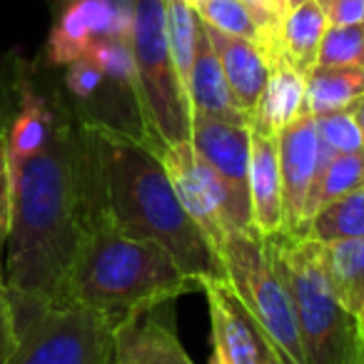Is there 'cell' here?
<instances>
[{
	"label": "cell",
	"mask_w": 364,
	"mask_h": 364,
	"mask_svg": "<svg viewBox=\"0 0 364 364\" xmlns=\"http://www.w3.org/2000/svg\"><path fill=\"white\" fill-rule=\"evenodd\" d=\"M218 255L228 284L250 314L259 339L282 364H307L292 299L262 235L255 228L228 232Z\"/></svg>",
	"instance_id": "obj_6"
},
{
	"label": "cell",
	"mask_w": 364,
	"mask_h": 364,
	"mask_svg": "<svg viewBox=\"0 0 364 364\" xmlns=\"http://www.w3.org/2000/svg\"><path fill=\"white\" fill-rule=\"evenodd\" d=\"M165 6V33L167 46H170L172 65L180 77V85L188 95V80L193 73L195 63V48H198V33H200V18L195 8L185 0H162Z\"/></svg>",
	"instance_id": "obj_25"
},
{
	"label": "cell",
	"mask_w": 364,
	"mask_h": 364,
	"mask_svg": "<svg viewBox=\"0 0 364 364\" xmlns=\"http://www.w3.org/2000/svg\"><path fill=\"white\" fill-rule=\"evenodd\" d=\"M250 137H252V130L247 122L220 120V117L208 115H193V122H190V142L195 152L218 172L228 190L232 232L252 228L247 188Z\"/></svg>",
	"instance_id": "obj_10"
},
{
	"label": "cell",
	"mask_w": 364,
	"mask_h": 364,
	"mask_svg": "<svg viewBox=\"0 0 364 364\" xmlns=\"http://www.w3.org/2000/svg\"><path fill=\"white\" fill-rule=\"evenodd\" d=\"M354 327H357V334L364 339V304H362V309H359V314H357V319H354Z\"/></svg>",
	"instance_id": "obj_37"
},
{
	"label": "cell",
	"mask_w": 364,
	"mask_h": 364,
	"mask_svg": "<svg viewBox=\"0 0 364 364\" xmlns=\"http://www.w3.org/2000/svg\"><path fill=\"white\" fill-rule=\"evenodd\" d=\"M250 8L255 11V16L259 18V23L264 26V31L269 33L274 43V50H277V38H279V26L287 18V13L292 11L289 0H245ZM277 63H279V53H277ZM274 63V65H277Z\"/></svg>",
	"instance_id": "obj_31"
},
{
	"label": "cell",
	"mask_w": 364,
	"mask_h": 364,
	"mask_svg": "<svg viewBox=\"0 0 364 364\" xmlns=\"http://www.w3.org/2000/svg\"><path fill=\"white\" fill-rule=\"evenodd\" d=\"M304 90H307V82L302 73L284 63L272 65L267 82L247 117L250 127L277 137L284 127L292 125L299 115H304Z\"/></svg>",
	"instance_id": "obj_18"
},
{
	"label": "cell",
	"mask_w": 364,
	"mask_h": 364,
	"mask_svg": "<svg viewBox=\"0 0 364 364\" xmlns=\"http://www.w3.org/2000/svg\"><path fill=\"white\" fill-rule=\"evenodd\" d=\"M322 11L329 26H359L364 21V0H327Z\"/></svg>",
	"instance_id": "obj_32"
},
{
	"label": "cell",
	"mask_w": 364,
	"mask_h": 364,
	"mask_svg": "<svg viewBox=\"0 0 364 364\" xmlns=\"http://www.w3.org/2000/svg\"><path fill=\"white\" fill-rule=\"evenodd\" d=\"M362 26H364V21H362Z\"/></svg>",
	"instance_id": "obj_43"
},
{
	"label": "cell",
	"mask_w": 364,
	"mask_h": 364,
	"mask_svg": "<svg viewBox=\"0 0 364 364\" xmlns=\"http://www.w3.org/2000/svg\"><path fill=\"white\" fill-rule=\"evenodd\" d=\"M87 208L130 237L162 245L198 289L228 279L213 245L180 205L157 152L140 135L97 117H77Z\"/></svg>",
	"instance_id": "obj_2"
},
{
	"label": "cell",
	"mask_w": 364,
	"mask_h": 364,
	"mask_svg": "<svg viewBox=\"0 0 364 364\" xmlns=\"http://www.w3.org/2000/svg\"><path fill=\"white\" fill-rule=\"evenodd\" d=\"M112 362L117 364H195L175 327L172 302L130 312L112 327Z\"/></svg>",
	"instance_id": "obj_13"
},
{
	"label": "cell",
	"mask_w": 364,
	"mask_h": 364,
	"mask_svg": "<svg viewBox=\"0 0 364 364\" xmlns=\"http://www.w3.org/2000/svg\"><path fill=\"white\" fill-rule=\"evenodd\" d=\"M352 112H354V120H357V125H359V132H362V137H364V95L352 105Z\"/></svg>",
	"instance_id": "obj_35"
},
{
	"label": "cell",
	"mask_w": 364,
	"mask_h": 364,
	"mask_svg": "<svg viewBox=\"0 0 364 364\" xmlns=\"http://www.w3.org/2000/svg\"><path fill=\"white\" fill-rule=\"evenodd\" d=\"M162 167L170 177L175 195L185 213L193 218L213 250L218 252L225 242L228 232H232L230 225V200L223 180L218 172L195 152L193 142H177L157 150ZM220 257V255H218Z\"/></svg>",
	"instance_id": "obj_9"
},
{
	"label": "cell",
	"mask_w": 364,
	"mask_h": 364,
	"mask_svg": "<svg viewBox=\"0 0 364 364\" xmlns=\"http://www.w3.org/2000/svg\"><path fill=\"white\" fill-rule=\"evenodd\" d=\"M63 105L21 53L0 58V150L8 167L46 145Z\"/></svg>",
	"instance_id": "obj_8"
},
{
	"label": "cell",
	"mask_w": 364,
	"mask_h": 364,
	"mask_svg": "<svg viewBox=\"0 0 364 364\" xmlns=\"http://www.w3.org/2000/svg\"><path fill=\"white\" fill-rule=\"evenodd\" d=\"M130 48L137 70L132 95L142 122L140 137L155 152L188 142L193 112L172 65L162 0H132Z\"/></svg>",
	"instance_id": "obj_5"
},
{
	"label": "cell",
	"mask_w": 364,
	"mask_h": 364,
	"mask_svg": "<svg viewBox=\"0 0 364 364\" xmlns=\"http://www.w3.org/2000/svg\"><path fill=\"white\" fill-rule=\"evenodd\" d=\"M319 68H364V26H327L317 53Z\"/></svg>",
	"instance_id": "obj_27"
},
{
	"label": "cell",
	"mask_w": 364,
	"mask_h": 364,
	"mask_svg": "<svg viewBox=\"0 0 364 364\" xmlns=\"http://www.w3.org/2000/svg\"><path fill=\"white\" fill-rule=\"evenodd\" d=\"M195 289L198 284L185 277L162 245L130 237L95 210H85V228L68 279V304L117 322Z\"/></svg>",
	"instance_id": "obj_3"
},
{
	"label": "cell",
	"mask_w": 364,
	"mask_h": 364,
	"mask_svg": "<svg viewBox=\"0 0 364 364\" xmlns=\"http://www.w3.org/2000/svg\"><path fill=\"white\" fill-rule=\"evenodd\" d=\"M307 237L322 245L364 237V188L322 205L309 220Z\"/></svg>",
	"instance_id": "obj_24"
},
{
	"label": "cell",
	"mask_w": 364,
	"mask_h": 364,
	"mask_svg": "<svg viewBox=\"0 0 364 364\" xmlns=\"http://www.w3.org/2000/svg\"><path fill=\"white\" fill-rule=\"evenodd\" d=\"M279 180H282V210L284 235L307 237L309 230V193L319 167V137L314 117L309 112L299 115L277 135Z\"/></svg>",
	"instance_id": "obj_11"
},
{
	"label": "cell",
	"mask_w": 364,
	"mask_h": 364,
	"mask_svg": "<svg viewBox=\"0 0 364 364\" xmlns=\"http://www.w3.org/2000/svg\"><path fill=\"white\" fill-rule=\"evenodd\" d=\"M259 364H282L279 362V357L272 352V349L267 347V344L262 342V359H259Z\"/></svg>",
	"instance_id": "obj_36"
},
{
	"label": "cell",
	"mask_w": 364,
	"mask_h": 364,
	"mask_svg": "<svg viewBox=\"0 0 364 364\" xmlns=\"http://www.w3.org/2000/svg\"><path fill=\"white\" fill-rule=\"evenodd\" d=\"M297 3H302V0H289V6H292V8L297 6Z\"/></svg>",
	"instance_id": "obj_40"
},
{
	"label": "cell",
	"mask_w": 364,
	"mask_h": 364,
	"mask_svg": "<svg viewBox=\"0 0 364 364\" xmlns=\"http://www.w3.org/2000/svg\"><path fill=\"white\" fill-rule=\"evenodd\" d=\"M324 264L342 307L357 319L364 304V237L324 245Z\"/></svg>",
	"instance_id": "obj_21"
},
{
	"label": "cell",
	"mask_w": 364,
	"mask_h": 364,
	"mask_svg": "<svg viewBox=\"0 0 364 364\" xmlns=\"http://www.w3.org/2000/svg\"><path fill=\"white\" fill-rule=\"evenodd\" d=\"M132 11H120L110 0H65L46 43L48 65L65 68L85 58L95 38L130 41Z\"/></svg>",
	"instance_id": "obj_12"
},
{
	"label": "cell",
	"mask_w": 364,
	"mask_h": 364,
	"mask_svg": "<svg viewBox=\"0 0 364 364\" xmlns=\"http://www.w3.org/2000/svg\"><path fill=\"white\" fill-rule=\"evenodd\" d=\"M264 242L292 299L307 364H342L357 327L334 292L324 245L284 232L264 237Z\"/></svg>",
	"instance_id": "obj_4"
},
{
	"label": "cell",
	"mask_w": 364,
	"mask_h": 364,
	"mask_svg": "<svg viewBox=\"0 0 364 364\" xmlns=\"http://www.w3.org/2000/svg\"><path fill=\"white\" fill-rule=\"evenodd\" d=\"M185 3H190V6H198V3H203V0H185Z\"/></svg>",
	"instance_id": "obj_38"
},
{
	"label": "cell",
	"mask_w": 364,
	"mask_h": 364,
	"mask_svg": "<svg viewBox=\"0 0 364 364\" xmlns=\"http://www.w3.org/2000/svg\"><path fill=\"white\" fill-rule=\"evenodd\" d=\"M203 31L208 36V41L213 43L215 53H218V60L223 65V73L228 77V85L232 90L235 100H237L240 110L250 117V112H252L255 102H257L259 92H262L264 82L269 77L272 63L255 43L245 41V38L220 33L218 28L208 26V23H203Z\"/></svg>",
	"instance_id": "obj_16"
},
{
	"label": "cell",
	"mask_w": 364,
	"mask_h": 364,
	"mask_svg": "<svg viewBox=\"0 0 364 364\" xmlns=\"http://www.w3.org/2000/svg\"><path fill=\"white\" fill-rule=\"evenodd\" d=\"M8 175L13 193L3 264L8 289L41 302L68 304V279L87 210L80 122L68 105L58 112L46 145L8 167Z\"/></svg>",
	"instance_id": "obj_1"
},
{
	"label": "cell",
	"mask_w": 364,
	"mask_h": 364,
	"mask_svg": "<svg viewBox=\"0 0 364 364\" xmlns=\"http://www.w3.org/2000/svg\"><path fill=\"white\" fill-rule=\"evenodd\" d=\"M6 165V157H3V150H0V167Z\"/></svg>",
	"instance_id": "obj_39"
},
{
	"label": "cell",
	"mask_w": 364,
	"mask_h": 364,
	"mask_svg": "<svg viewBox=\"0 0 364 364\" xmlns=\"http://www.w3.org/2000/svg\"><path fill=\"white\" fill-rule=\"evenodd\" d=\"M317 3H319V6H324V3H327V0H317Z\"/></svg>",
	"instance_id": "obj_41"
},
{
	"label": "cell",
	"mask_w": 364,
	"mask_h": 364,
	"mask_svg": "<svg viewBox=\"0 0 364 364\" xmlns=\"http://www.w3.org/2000/svg\"><path fill=\"white\" fill-rule=\"evenodd\" d=\"M65 68V90L80 102H87L90 97H95V92L100 90L102 80H105L100 68L92 60H87V58H80V60L70 63Z\"/></svg>",
	"instance_id": "obj_29"
},
{
	"label": "cell",
	"mask_w": 364,
	"mask_h": 364,
	"mask_svg": "<svg viewBox=\"0 0 364 364\" xmlns=\"http://www.w3.org/2000/svg\"><path fill=\"white\" fill-rule=\"evenodd\" d=\"M319 137V160H329L332 155H354L364 152V137L354 120L352 107L347 110L312 115Z\"/></svg>",
	"instance_id": "obj_26"
},
{
	"label": "cell",
	"mask_w": 364,
	"mask_h": 364,
	"mask_svg": "<svg viewBox=\"0 0 364 364\" xmlns=\"http://www.w3.org/2000/svg\"><path fill=\"white\" fill-rule=\"evenodd\" d=\"M85 58L100 68L107 80L135 92L137 70L130 41H125V38H95L87 48Z\"/></svg>",
	"instance_id": "obj_28"
},
{
	"label": "cell",
	"mask_w": 364,
	"mask_h": 364,
	"mask_svg": "<svg viewBox=\"0 0 364 364\" xmlns=\"http://www.w3.org/2000/svg\"><path fill=\"white\" fill-rule=\"evenodd\" d=\"M11 218H13V193H11V175L8 167H0V255L6 252L8 235H11Z\"/></svg>",
	"instance_id": "obj_33"
},
{
	"label": "cell",
	"mask_w": 364,
	"mask_h": 364,
	"mask_svg": "<svg viewBox=\"0 0 364 364\" xmlns=\"http://www.w3.org/2000/svg\"><path fill=\"white\" fill-rule=\"evenodd\" d=\"M304 112L347 110L364 95V68H312L304 77Z\"/></svg>",
	"instance_id": "obj_20"
},
{
	"label": "cell",
	"mask_w": 364,
	"mask_h": 364,
	"mask_svg": "<svg viewBox=\"0 0 364 364\" xmlns=\"http://www.w3.org/2000/svg\"><path fill=\"white\" fill-rule=\"evenodd\" d=\"M342 364H364V339L357 332H354L352 342H349L347 357H344Z\"/></svg>",
	"instance_id": "obj_34"
},
{
	"label": "cell",
	"mask_w": 364,
	"mask_h": 364,
	"mask_svg": "<svg viewBox=\"0 0 364 364\" xmlns=\"http://www.w3.org/2000/svg\"><path fill=\"white\" fill-rule=\"evenodd\" d=\"M200 289L213 324V364H259L262 339L228 279H210Z\"/></svg>",
	"instance_id": "obj_14"
},
{
	"label": "cell",
	"mask_w": 364,
	"mask_h": 364,
	"mask_svg": "<svg viewBox=\"0 0 364 364\" xmlns=\"http://www.w3.org/2000/svg\"><path fill=\"white\" fill-rule=\"evenodd\" d=\"M193 8L203 23L218 28L220 33L255 43L269 58L272 65L277 63V50H274L272 38H269V33L264 31L259 18L255 16V11L245 0H203V3H198Z\"/></svg>",
	"instance_id": "obj_22"
},
{
	"label": "cell",
	"mask_w": 364,
	"mask_h": 364,
	"mask_svg": "<svg viewBox=\"0 0 364 364\" xmlns=\"http://www.w3.org/2000/svg\"><path fill=\"white\" fill-rule=\"evenodd\" d=\"M327 16H324L322 6L317 0H302L279 26L277 38V53L279 63L294 68L307 77L312 68H317V53L322 36L327 31Z\"/></svg>",
	"instance_id": "obj_19"
},
{
	"label": "cell",
	"mask_w": 364,
	"mask_h": 364,
	"mask_svg": "<svg viewBox=\"0 0 364 364\" xmlns=\"http://www.w3.org/2000/svg\"><path fill=\"white\" fill-rule=\"evenodd\" d=\"M18 347L8 364H110L115 319L77 304H50L8 289Z\"/></svg>",
	"instance_id": "obj_7"
},
{
	"label": "cell",
	"mask_w": 364,
	"mask_h": 364,
	"mask_svg": "<svg viewBox=\"0 0 364 364\" xmlns=\"http://www.w3.org/2000/svg\"><path fill=\"white\" fill-rule=\"evenodd\" d=\"M247 188H250L252 228L262 237L279 235L284 230V210H282V180H279L277 137L274 135H264V132L252 130V137H250Z\"/></svg>",
	"instance_id": "obj_15"
},
{
	"label": "cell",
	"mask_w": 364,
	"mask_h": 364,
	"mask_svg": "<svg viewBox=\"0 0 364 364\" xmlns=\"http://www.w3.org/2000/svg\"><path fill=\"white\" fill-rule=\"evenodd\" d=\"M110 364H117V362H110Z\"/></svg>",
	"instance_id": "obj_42"
},
{
	"label": "cell",
	"mask_w": 364,
	"mask_h": 364,
	"mask_svg": "<svg viewBox=\"0 0 364 364\" xmlns=\"http://www.w3.org/2000/svg\"><path fill=\"white\" fill-rule=\"evenodd\" d=\"M18 347V329L16 317H13V304L11 294H8L6 274H3V264H0V364H8Z\"/></svg>",
	"instance_id": "obj_30"
},
{
	"label": "cell",
	"mask_w": 364,
	"mask_h": 364,
	"mask_svg": "<svg viewBox=\"0 0 364 364\" xmlns=\"http://www.w3.org/2000/svg\"><path fill=\"white\" fill-rule=\"evenodd\" d=\"M364 188V152L354 155H332L329 160H319L317 177L309 193V220L322 205L339 200L354 190Z\"/></svg>",
	"instance_id": "obj_23"
},
{
	"label": "cell",
	"mask_w": 364,
	"mask_h": 364,
	"mask_svg": "<svg viewBox=\"0 0 364 364\" xmlns=\"http://www.w3.org/2000/svg\"><path fill=\"white\" fill-rule=\"evenodd\" d=\"M188 102L193 115L247 122V115L240 110L237 100H235L232 90H230L228 77H225L223 65L218 60V53H215L213 43L205 36L203 23H200V33H198L193 73H190V80H188Z\"/></svg>",
	"instance_id": "obj_17"
}]
</instances>
